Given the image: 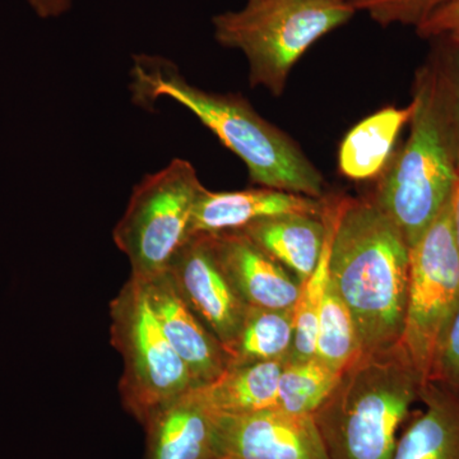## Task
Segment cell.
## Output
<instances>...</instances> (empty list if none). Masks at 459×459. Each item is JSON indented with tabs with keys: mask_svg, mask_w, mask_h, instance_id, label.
I'll list each match as a JSON object with an SVG mask.
<instances>
[{
	"mask_svg": "<svg viewBox=\"0 0 459 459\" xmlns=\"http://www.w3.org/2000/svg\"><path fill=\"white\" fill-rule=\"evenodd\" d=\"M406 143L380 175L374 202L412 247L452 198L459 175V119L451 69L437 42L418 69Z\"/></svg>",
	"mask_w": 459,
	"mask_h": 459,
	"instance_id": "obj_1",
	"label": "cell"
},
{
	"mask_svg": "<svg viewBox=\"0 0 459 459\" xmlns=\"http://www.w3.org/2000/svg\"><path fill=\"white\" fill-rule=\"evenodd\" d=\"M329 281L351 313L361 351L400 341L410 283V247L374 199L336 195Z\"/></svg>",
	"mask_w": 459,
	"mask_h": 459,
	"instance_id": "obj_2",
	"label": "cell"
},
{
	"mask_svg": "<svg viewBox=\"0 0 459 459\" xmlns=\"http://www.w3.org/2000/svg\"><path fill=\"white\" fill-rule=\"evenodd\" d=\"M131 92L134 104L152 108L168 98L188 108L246 164L250 180L264 188L323 198V175L292 138L263 119L235 93L208 92L193 86L166 57H133Z\"/></svg>",
	"mask_w": 459,
	"mask_h": 459,
	"instance_id": "obj_3",
	"label": "cell"
},
{
	"mask_svg": "<svg viewBox=\"0 0 459 459\" xmlns=\"http://www.w3.org/2000/svg\"><path fill=\"white\" fill-rule=\"evenodd\" d=\"M422 382L400 343L361 351L312 413L331 459H394Z\"/></svg>",
	"mask_w": 459,
	"mask_h": 459,
	"instance_id": "obj_4",
	"label": "cell"
},
{
	"mask_svg": "<svg viewBox=\"0 0 459 459\" xmlns=\"http://www.w3.org/2000/svg\"><path fill=\"white\" fill-rule=\"evenodd\" d=\"M355 13L350 3L331 0H247L246 7L212 18L213 35L246 56L252 87L280 96L300 57Z\"/></svg>",
	"mask_w": 459,
	"mask_h": 459,
	"instance_id": "obj_5",
	"label": "cell"
},
{
	"mask_svg": "<svg viewBox=\"0 0 459 459\" xmlns=\"http://www.w3.org/2000/svg\"><path fill=\"white\" fill-rule=\"evenodd\" d=\"M111 343L122 355L124 409L140 422L197 388L151 309L140 281L129 279L110 304Z\"/></svg>",
	"mask_w": 459,
	"mask_h": 459,
	"instance_id": "obj_6",
	"label": "cell"
},
{
	"mask_svg": "<svg viewBox=\"0 0 459 459\" xmlns=\"http://www.w3.org/2000/svg\"><path fill=\"white\" fill-rule=\"evenodd\" d=\"M197 170L174 159L134 186L126 212L113 231L126 255L132 279L147 281L169 268L174 255L192 238V222L204 192Z\"/></svg>",
	"mask_w": 459,
	"mask_h": 459,
	"instance_id": "obj_7",
	"label": "cell"
},
{
	"mask_svg": "<svg viewBox=\"0 0 459 459\" xmlns=\"http://www.w3.org/2000/svg\"><path fill=\"white\" fill-rule=\"evenodd\" d=\"M459 307V250L452 198L410 247V283L400 341L413 369L428 382L440 344Z\"/></svg>",
	"mask_w": 459,
	"mask_h": 459,
	"instance_id": "obj_8",
	"label": "cell"
},
{
	"mask_svg": "<svg viewBox=\"0 0 459 459\" xmlns=\"http://www.w3.org/2000/svg\"><path fill=\"white\" fill-rule=\"evenodd\" d=\"M166 271L184 303L230 356L249 307L223 273L208 235H193Z\"/></svg>",
	"mask_w": 459,
	"mask_h": 459,
	"instance_id": "obj_9",
	"label": "cell"
},
{
	"mask_svg": "<svg viewBox=\"0 0 459 459\" xmlns=\"http://www.w3.org/2000/svg\"><path fill=\"white\" fill-rule=\"evenodd\" d=\"M214 459H331L312 413L273 407L240 416L216 415Z\"/></svg>",
	"mask_w": 459,
	"mask_h": 459,
	"instance_id": "obj_10",
	"label": "cell"
},
{
	"mask_svg": "<svg viewBox=\"0 0 459 459\" xmlns=\"http://www.w3.org/2000/svg\"><path fill=\"white\" fill-rule=\"evenodd\" d=\"M223 273L247 307L291 309L300 281L240 230L205 234Z\"/></svg>",
	"mask_w": 459,
	"mask_h": 459,
	"instance_id": "obj_11",
	"label": "cell"
},
{
	"mask_svg": "<svg viewBox=\"0 0 459 459\" xmlns=\"http://www.w3.org/2000/svg\"><path fill=\"white\" fill-rule=\"evenodd\" d=\"M140 282L160 327L195 385H210L221 377L230 365L229 353L184 303L168 271Z\"/></svg>",
	"mask_w": 459,
	"mask_h": 459,
	"instance_id": "obj_12",
	"label": "cell"
},
{
	"mask_svg": "<svg viewBox=\"0 0 459 459\" xmlns=\"http://www.w3.org/2000/svg\"><path fill=\"white\" fill-rule=\"evenodd\" d=\"M323 212L325 197H307L264 186L234 192H212L204 188L195 205L192 237L241 230L259 220L281 214L322 217Z\"/></svg>",
	"mask_w": 459,
	"mask_h": 459,
	"instance_id": "obj_13",
	"label": "cell"
},
{
	"mask_svg": "<svg viewBox=\"0 0 459 459\" xmlns=\"http://www.w3.org/2000/svg\"><path fill=\"white\" fill-rule=\"evenodd\" d=\"M144 459L216 458V415L198 388L157 411L146 425Z\"/></svg>",
	"mask_w": 459,
	"mask_h": 459,
	"instance_id": "obj_14",
	"label": "cell"
},
{
	"mask_svg": "<svg viewBox=\"0 0 459 459\" xmlns=\"http://www.w3.org/2000/svg\"><path fill=\"white\" fill-rule=\"evenodd\" d=\"M240 231L301 283L318 265L327 226L323 216L294 213L259 220Z\"/></svg>",
	"mask_w": 459,
	"mask_h": 459,
	"instance_id": "obj_15",
	"label": "cell"
},
{
	"mask_svg": "<svg viewBox=\"0 0 459 459\" xmlns=\"http://www.w3.org/2000/svg\"><path fill=\"white\" fill-rule=\"evenodd\" d=\"M419 400L424 412L398 439L394 459H459V395L428 382Z\"/></svg>",
	"mask_w": 459,
	"mask_h": 459,
	"instance_id": "obj_16",
	"label": "cell"
},
{
	"mask_svg": "<svg viewBox=\"0 0 459 459\" xmlns=\"http://www.w3.org/2000/svg\"><path fill=\"white\" fill-rule=\"evenodd\" d=\"M415 105L389 107L365 117L347 133L338 152V168L343 177L368 180L380 177L394 155L402 129L410 124Z\"/></svg>",
	"mask_w": 459,
	"mask_h": 459,
	"instance_id": "obj_17",
	"label": "cell"
},
{
	"mask_svg": "<svg viewBox=\"0 0 459 459\" xmlns=\"http://www.w3.org/2000/svg\"><path fill=\"white\" fill-rule=\"evenodd\" d=\"M287 360L229 365L214 382L197 386L199 394L217 416L247 415L279 407L280 377Z\"/></svg>",
	"mask_w": 459,
	"mask_h": 459,
	"instance_id": "obj_18",
	"label": "cell"
},
{
	"mask_svg": "<svg viewBox=\"0 0 459 459\" xmlns=\"http://www.w3.org/2000/svg\"><path fill=\"white\" fill-rule=\"evenodd\" d=\"M294 343V307H247L237 342L230 351V365L287 360Z\"/></svg>",
	"mask_w": 459,
	"mask_h": 459,
	"instance_id": "obj_19",
	"label": "cell"
},
{
	"mask_svg": "<svg viewBox=\"0 0 459 459\" xmlns=\"http://www.w3.org/2000/svg\"><path fill=\"white\" fill-rule=\"evenodd\" d=\"M336 213V195H325V247L316 270L300 283V292L294 305V343L290 360H307L316 356V328L323 298L329 280V252Z\"/></svg>",
	"mask_w": 459,
	"mask_h": 459,
	"instance_id": "obj_20",
	"label": "cell"
},
{
	"mask_svg": "<svg viewBox=\"0 0 459 459\" xmlns=\"http://www.w3.org/2000/svg\"><path fill=\"white\" fill-rule=\"evenodd\" d=\"M360 352L351 313L328 280L316 328V356L341 373Z\"/></svg>",
	"mask_w": 459,
	"mask_h": 459,
	"instance_id": "obj_21",
	"label": "cell"
},
{
	"mask_svg": "<svg viewBox=\"0 0 459 459\" xmlns=\"http://www.w3.org/2000/svg\"><path fill=\"white\" fill-rule=\"evenodd\" d=\"M340 371L316 356L287 360L279 382V407L294 413H313L336 385Z\"/></svg>",
	"mask_w": 459,
	"mask_h": 459,
	"instance_id": "obj_22",
	"label": "cell"
},
{
	"mask_svg": "<svg viewBox=\"0 0 459 459\" xmlns=\"http://www.w3.org/2000/svg\"><path fill=\"white\" fill-rule=\"evenodd\" d=\"M453 0H350L356 12H365L382 26L418 27L437 9Z\"/></svg>",
	"mask_w": 459,
	"mask_h": 459,
	"instance_id": "obj_23",
	"label": "cell"
},
{
	"mask_svg": "<svg viewBox=\"0 0 459 459\" xmlns=\"http://www.w3.org/2000/svg\"><path fill=\"white\" fill-rule=\"evenodd\" d=\"M428 382L435 383L459 395V307L444 334Z\"/></svg>",
	"mask_w": 459,
	"mask_h": 459,
	"instance_id": "obj_24",
	"label": "cell"
},
{
	"mask_svg": "<svg viewBox=\"0 0 459 459\" xmlns=\"http://www.w3.org/2000/svg\"><path fill=\"white\" fill-rule=\"evenodd\" d=\"M420 38L427 40L459 42V0H453L416 27Z\"/></svg>",
	"mask_w": 459,
	"mask_h": 459,
	"instance_id": "obj_25",
	"label": "cell"
},
{
	"mask_svg": "<svg viewBox=\"0 0 459 459\" xmlns=\"http://www.w3.org/2000/svg\"><path fill=\"white\" fill-rule=\"evenodd\" d=\"M27 2L39 17L49 20V18H57L66 13L72 8L74 0H27Z\"/></svg>",
	"mask_w": 459,
	"mask_h": 459,
	"instance_id": "obj_26",
	"label": "cell"
},
{
	"mask_svg": "<svg viewBox=\"0 0 459 459\" xmlns=\"http://www.w3.org/2000/svg\"><path fill=\"white\" fill-rule=\"evenodd\" d=\"M442 47L446 54V62L451 69L453 90H455V108L459 119V42H448L444 40H435Z\"/></svg>",
	"mask_w": 459,
	"mask_h": 459,
	"instance_id": "obj_27",
	"label": "cell"
},
{
	"mask_svg": "<svg viewBox=\"0 0 459 459\" xmlns=\"http://www.w3.org/2000/svg\"><path fill=\"white\" fill-rule=\"evenodd\" d=\"M452 219L453 230H455V241H457L459 250V175L452 195Z\"/></svg>",
	"mask_w": 459,
	"mask_h": 459,
	"instance_id": "obj_28",
	"label": "cell"
},
{
	"mask_svg": "<svg viewBox=\"0 0 459 459\" xmlns=\"http://www.w3.org/2000/svg\"><path fill=\"white\" fill-rule=\"evenodd\" d=\"M331 2L350 3V0H331Z\"/></svg>",
	"mask_w": 459,
	"mask_h": 459,
	"instance_id": "obj_29",
	"label": "cell"
}]
</instances>
